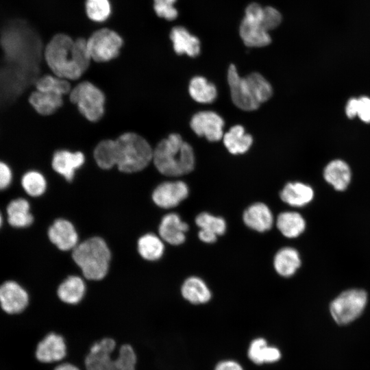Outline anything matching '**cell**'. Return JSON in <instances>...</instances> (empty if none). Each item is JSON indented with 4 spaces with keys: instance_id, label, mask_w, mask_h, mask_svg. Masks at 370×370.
<instances>
[{
    "instance_id": "6da1fadb",
    "label": "cell",
    "mask_w": 370,
    "mask_h": 370,
    "mask_svg": "<svg viewBox=\"0 0 370 370\" xmlns=\"http://www.w3.org/2000/svg\"><path fill=\"white\" fill-rule=\"evenodd\" d=\"M93 156L103 169L114 166L124 173L142 171L152 161L153 149L141 136L127 132L115 140L107 139L96 146Z\"/></svg>"
},
{
    "instance_id": "7a4b0ae2",
    "label": "cell",
    "mask_w": 370,
    "mask_h": 370,
    "mask_svg": "<svg viewBox=\"0 0 370 370\" xmlns=\"http://www.w3.org/2000/svg\"><path fill=\"white\" fill-rule=\"evenodd\" d=\"M43 58L53 75L67 80L79 79L92 60L86 39L74 40L62 33L54 35L49 41L44 48Z\"/></svg>"
},
{
    "instance_id": "3957f363",
    "label": "cell",
    "mask_w": 370,
    "mask_h": 370,
    "mask_svg": "<svg viewBox=\"0 0 370 370\" xmlns=\"http://www.w3.org/2000/svg\"><path fill=\"white\" fill-rule=\"evenodd\" d=\"M0 47L3 60L23 65L36 62L44 51L39 35L23 21H12L4 27L0 34Z\"/></svg>"
},
{
    "instance_id": "277c9868",
    "label": "cell",
    "mask_w": 370,
    "mask_h": 370,
    "mask_svg": "<svg viewBox=\"0 0 370 370\" xmlns=\"http://www.w3.org/2000/svg\"><path fill=\"white\" fill-rule=\"evenodd\" d=\"M152 162L162 175L177 177L194 169L195 158L190 145L180 134H171L153 149Z\"/></svg>"
},
{
    "instance_id": "5b68a950",
    "label": "cell",
    "mask_w": 370,
    "mask_h": 370,
    "mask_svg": "<svg viewBox=\"0 0 370 370\" xmlns=\"http://www.w3.org/2000/svg\"><path fill=\"white\" fill-rule=\"evenodd\" d=\"M72 257L86 279L99 280L108 273L111 254L103 239L92 237L78 244Z\"/></svg>"
},
{
    "instance_id": "8992f818",
    "label": "cell",
    "mask_w": 370,
    "mask_h": 370,
    "mask_svg": "<svg viewBox=\"0 0 370 370\" xmlns=\"http://www.w3.org/2000/svg\"><path fill=\"white\" fill-rule=\"evenodd\" d=\"M116 347L115 341L105 338L95 343L87 355L85 364L87 370H135L136 356L130 345L120 347L116 358L112 354Z\"/></svg>"
},
{
    "instance_id": "52a82bcc",
    "label": "cell",
    "mask_w": 370,
    "mask_h": 370,
    "mask_svg": "<svg viewBox=\"0 0 370 370\" xmlns=\"http://www.w3.org/2000/svg\"><path fill=\"white\" fill-rule=\"evenodd\" d=\"M71 101L88 121H99L104 113L105 95L95 85L89 82L78 84L70 93Z\"/></svg>"
},
{
    "instance_id": "ba28073f",
    "label": "cell",
    "mask_w": 370,
    "mask_h": 370,
    "mask_svg": "<svg viewBox=\"0 0 370 370\" xmlns=\"http://www.w3.org/2000/svg\"><path fill=\"white\" fill-rule=\"evenodd\" d=\"M264 8L257 3L249 4L245 10L239 34L244 44L250 47H262L271 42L269 31L262 23Z\"/></svg>"
},
{
    "instance_id": "9c48e42d",
    "label": "cell",
    "mask_w": 370,
    "mask_h": 370,
    "mask_svg": "<svg viewBox=\"0 0 370 370\" xmlns=\"http://www.w3.org/2000/svg\"><path fill=\"white\" fill-rule=\"evenodd\" d=\"M367 302V293L360 289H349L341 293L330 304V310L339 325L347 324L357 319Z\"/></svg>"
},
{
    "instance_id": "30bf717a",
    "label": "cell",
    "mask_w": 370,
    "mask_h": 370,
    "mask_svg": "<svg viewBox=\"0 0 370 370\" xmlns=\"http://www.w3.org/2000/svg\"><path fill=\"white\" fill-rule=\"evenodd\" d=\"M86 40L91 59L98 62L116 58L123 43L120 35L108 28L95 31Z\"/></svg>"
},
{
    "instance_id": "8fae6325",
    "label": "cell",
    "mask_w": 370,
    "mask_h": 370,
    "mask_svg": "<svg viewBox=\"0 0 370 370\" xmlns=\"http://www.w3.org/2000/svg\"><path fill=\"white\" fill-rule=\"evenodd\" d=\"M231 98L234 104L245 111H253L259 108V103L254 87L247 75L242 77L234 64L229 66L227 72Z\"/></svg>"
},
{
    "instance_id": "7c38bea8",
    "label": "cell",
    "mask_w": 370,
    "mask_h": 370,
    "mask_svg": "<svg viewBox=\"0 0 370 370\" xmlns=\"http://www.w3.org/2000/svg\"><path fill=\"white\" fill-rule=\"evenodd\" d=\"M190 125L197 136H204L211 142L219 141L223 136V119L212 111L196 113L193 116Z\"/></svg>"
},
{
    "instance_id": "4fadbf2b",
    "label": "cell",
    "mask_w": 370,
    "mask_h": 370,
    "mask_svg": "<svg viewBox=\"0 0 370 370\" xmlns=\"http://www.w3.org/2000/svg\"><path fill=\"white\" fill-rule=\"evenodd\" d=\"M28 304V293L17 282L8 280L0 285V306L6 313H20Z\"/></svg>"
},
{
    "instance_id": "5bb4252c",
    "label": "cell",
    "mask_w": 370,
    "mask_h": 370,
    "mask_svg": "<svg viewBox=\"0 0 370 370\" xmlns=\"http://www.w3.org/2000/svg\"><path fill=\"white\" fill-rule=\"evenodd\" d=\"M188 187L182 181L165 182L158 185L152 193L153 202L159 207L174 208L188 195Z\"/></svg>"
},
{
    "instance_id": "9a60e30c",
    "label": "cell",
    "mask_w": 370,
    "mask_h": 370,
    "mask_svg": "<svg viewBox=\"0 0 370 370\" xmlns=\"http://www.w3.org/2000/svg\"><path fill=\"white\" fill-rule=\"evenodd\" d=\"M50 241L59 249H73L78 244V235L73 225L69 221L59 219L56 220L48 230Z\"/></svg>"
},
{
    "instance_id": "2e32d148",
    "label": "cell",
    "mask_w": 370,
    "mask_h": 370,
    "mask_svg": "<svg viewBox=\"0 0 370 370\" xmlns=\"http://www.w3.org/2000/svg\"><path fill=\"white\" fill-rule=\"evenodd\" d=\"M85 162V157L81 151L72 152L61 149L56 151L52 157L51 166L53 169L63 176L66 180H73L77 169L80 168Z\"/></svg>"
},
{
    "instance_id": "e0dca14e",
    "label": "cell",
    "mask_w": 370,
    "mask_h": 370,
    "mask_svg": "<svg viewBox=\"0 0 370 370\" xmlns=\"http://www.w3.org/2000/svg\"><path fill=\"white\" fill-rule=\"evenodd\" d=\"M188 225L175 213L166 214L160 222L158 228L162 240L173 245L182 244L186 239Z\"/></svg>"
},
{
    "instance_id": "ac0fdd59",
    "label": "cell",
    "mask_w": 370,
    "mask_h": 370,
    "mask_svg": "<svg viewBox=\"0 0 370 370\" xmlns=\"http://www.w3.org/2000/svg\"><path fill=\"white\" fill-rule=\"evenodd\" d=\"M244 223L250 229L258 232L269 230L273 223V215L270 208L261 202L250 205L243 212Z\"/></svg>"
},
{
    "instance_id": "d6986e66",
    "label": "cell",
    "mask_w": 370,
    "mask_h": 370,
    "mask_svg": "<svg viewBox=\"0 0 370 370\" xmlns=\"http://www.w3.org/2000/svg\"><path fill=\"white\" fill-rule=\"evenodd\" d=\"M66 354L64 338L56 334L50 333L38 345L36 356L42 362H52L62 360Z\"/></svg>"
},
{
    "instance_id": "ffe728a7",
    "label": "cell",
    "mask_w": 370,
    "mask_h": 370,
    "mask_svg": "<svg viewBox=\"0 0 370 370\" xmlns=\"http://www.w3.org/2000/svg\"><path fill=\"white\" fill-rule=\"evenodd\" d=\"M175 52L178 55L186 54L196 57L200 53V41L197 37L190 34L184 27H174L170 33Z\"/></svg>"
},
{
    "instance_id": "44dd1931",
    "label": "cell",
    "mask_w": 370,
    "mask_h": 370,
    "mask_svg": "<svg viewBox=\"0 0 370 370\" xmlns=\"http://www.w3.org/2000/svg\"><path fill=\"white\" fill-rule=\"evenodd\" d=\"M62 97L57 94L34 90L29 95L28 101L38 115L47 116L62 106Z\"/></svg>"
},
{
    "instance_id": "7402d4cb",
    "label": "cell",
    "mask_w": 370,
    "mask_h": 370,
    "mask_svg": "<svg viewBox=\"0 0 370 370\" xmlns=\"http://www.w3.org/2000/svg\"><path fill=\"white\" fill-rule=\"evenodd\" d=\"M280 197L291 206L302 207L313 199L314 190L310 186L301 182H288L281 190Z\"/></svg>"
},
{
    "instance_id": "603a6c76",
    "label": "cell",
    "mask_w": 370,
    "mask_h": 370,
    "mask_svg": "<svg viewBox=\"0 0 370 370\" xmlns=\"http://www.w3.org/2000/svg\"><path fill=\"white\" fill-rule=\"evenodd\" d=\"M29 201L21 197L12 199L6 207L7 219L9 225L15 228H25L34 222Z\"/></svg>"
},
{
    "instance_id": "cb8c5ba5",
    "label": "cell",
    "mask_w": 370,
    "mask_h": 370,
    "mask_svg": "<svg viewBox=\"0 0 370 370\" xmlns=\"http://www.w3.org/2000/svg\"><path fill=\"white\" fill-rule=\"evenodd\" d=\"M351 170L348 164L341 160L329 162L323 171L325 180L336 190L347 188L351 181Z\"/></svg>"
},
{
    "instance_id": "d4e9b609",
    "label": "cell",
    "mask_w": 370,
    "mask_h": 370,
    "mask_svg": "<svg viewBox=\"0 0 370 370\" xmlns=\"http://www.w3.org/2000/svg\"><path fill=\"white\" fill-rule=\"evenodd\" d=\"M301 265L299 252L294 248L286 247L280 249L273 258V267L281 276L289 278L293 275Z\"/></svg>"
},
{
    "instance_id": "484cf974",
    "label": "cell",
    "mask_w": 370,
    "mask_h": 370,
    "mask_svg": "<svg viewBox=\"0 0 370 370\" xmlns=\"http://www.w3.org/2000/svg\"><path fill=\"white\" fill-rule=\"evenodd\" d=\"M183 297L193 304L207 303L211 299V292L200 278L192 276L187 278L181 288Z\"/></svg>"
},
{
    "instance_id": "4316f807",
    "label": "cell",
    "mask_w": 370,
    "mask_h": 370,
    "mask_svg": "<svg viewBox=\"0 0 370 370\" xmlns=\"http://www.w3.org/2000/svg\"><path fill=\"white\" fill-rule=\"evenodd\" d=\"M247 355L250 360L257 365L273 363L281 358L279 349L268 345L267 341L263 338H257L251 342Z\"/></svg>"
},
{
    "instance_id": "83f0119b",
    "label": "cell",
    "mask_w": 370,
    "mask_h": 370,
    "mask_svg": "<svg viewBox=\"0 0 370 370\" xmlns=\"http://www.w3.org/2000/svg\"><path fill=\"white\" fill-rule=\"evenodd\" d=\"M225 147L232 154H243L247 152L253 143V138L245 132L241 125L232 127L223 136Z\"/></svg>"
},
{
    "instance_id": "f1b7e54d",
    "label": "cell",
    "mask_w": 370,
    "mask_h": 370,
    "mask_svg": "<svg viewBox=\"0 0 370 370\" xmlns=\"http://www.w3.org/2000/svg\"><path fill=\"white\" fill-rule=\"evenodd\" d=\"M276 225L283 236L288 238H294L304 232L306 221L299 213L285 211L278 215Z\"/></svg>"
},
{
    "instance_id": "f546056e",
    "label": "cell",
    "mask_w": 370,
    "mask_h": 370,
    "mask_svg": "<svg viewBox=\"0 0 370 370\" xmlns=\"http://www.w3.org/2000/svg\"><path fill=\"white\" fill-rule=\"evenodd\" d=\"M85 291L86 286L81 278L70 276L59 286L58 295L62 301L69 304H75L82 300Z\"/></svg>"
},
{
    "instance_id": "4dcf8cb0",
    "label": "cell",
    "mask_w": 370,
    "mask_h": 370,
    "mask_svg": "<svg viewBox=\"0 0 370 370\" xmlns=\"http://www.w3.org/2000/svg\"><path fill=\"white\" fill-rule=\"evenodd\" d=\"M188 92L195 101L201 103H212L217 96L215 86L201 76H196L191 79Z\"/></svg>"
},
{
    "instance_id": "1f68e13d",
    "label": "cell",
    "mask_w": 370,
    "mask_h": 370,
    "mask_svg": "<svg viewBox=\"0 0 370 370\" xmlns=\"http://www.w3.org/2000/svg\"><path fill=\"white\" fill-rule=\"evenodd\" d=\"M138 251L144 259L156 260L163 255L164 245L160 237L153 234H147L138 239Z\"/></svg>"
},
{
    "instance_id": "d6a6232c",
    "label": "cell",
    "mask_w": 370,
    "mask_h": 370,
    "mask_svg": "<svg viewBox=\"0 0 370 370\" xmlns=\"http://www.w3.org/2000/svg\"><path fill=\"white\" fill-rule=\"evenodd\" d=\"M35 90L63 95L70 93L71 86L69 80L55 75L40 76L35 82Z\"/></svg>"
},
{
    "instance_id": "836d02e7",
    "label": "cell",
    "mask_w": 370,
    "mask_h": 370,
    "mask_svg": "<svg viewBox=\"0 0 370 370\" xmlns=\"http://www.w3.org/2000/svg\"><path fill=\"white\" fill-rule=\"evenodd\" d=\"M21 185L27 195L33 197H40L47 189V180L39 171L29 170L21 177Z\"/></svg>"
},
{
    "instance_id": "e575fe53",
    "label": "cell",
    "mask_w": 370,
    "mask_h": 370,
    "mask_svg": "<svg viewBox=\"0 0 370 370\" xmlns=\"http://www.w3.org/2000/svg\"><path fill=\"white\" fill-rule=\"evenodd\" d=\"M196 225L199 229L208 230L217 236L223 235L227 228L225 221L220 217L208 212H201L195 218Z\"/></svg>"
},
{
    "instance_id": "d590c367",
    "label": "cell",
    "mask_w": 370,
    "mask_h": 370,
    "mask_svg": "<svg viewBox=\"0 0 370 370\" xmlns=\"http://www.w3.org/2000/svg\"><path fill=\"white\" fill-rule=\"evenodd\" d=\"M85 10L88 17L95 22H103L111 14L109 0H86Z\"/></svg>"
},
{
    "instance_id": "8d00e7d4",
    "label": "cell",
    "mask_w": 370,
    "mask_h": 370,
    "mask_svg": "<svg viewBox=\"0 0 370 370\" xmlns=\"http://www.w3.org/2000/svg\"><path fill=\"white\" fill-rule=\"evenodd\" d=\"M176 0H153V10L160 18L168 21L175 19L178 15L174 7Z\"/></svg>"
},
{
    "instance_id": "74e56055",
    "label": "cell",
    "mask_w": 370,
    "mask_h": 370,
    "mask_svg": "<svg viewBox=\"0 0 370 370\" xmlns=\"http://www.w3.org/2000/svg\"><path fill=\"white\" fill-rule=\"evenodd\" d=\"M282 19V15L277 9L271 6L264 8L262 23L268 31L276 28Z\"/></svg>"
},
{
    "instance_id": "f35d334b",
    "label": "cell",
    "mask_w": 370,
    "mask_h": 370,
    "mask_svg": "<svg viewBox=\"0 0 370 370\" xmlns=\"http://www.w3.org/2000/svg\"><path fill=\"white\" fill-rule=\"evenodd\" d=\"M13 170L6 162L0 160V190L7 189L13 181Z\"/></svg>"
},
{
    "instance_id": "ab89813d",
    "label": "cell",
    "mask_w": 370,
    "mask_h": 370,
    "mask_svg": "<svg viewBox=\"0 0 370 370\" xmlns=\"http://www.w3.org/2000/svg\"><path fill=\"white\" fill-rule=\"evenodd\" d=\"M357 116L365 123H370V98L361 97L358 99Z\"/></svg>"
},
{
    "instance_id": "60d3db41",
    "label": "cell",
    "mask_w": 370,
    "mask_h": 370,
    "mask_svg": "<svg viewBox=\"0 0 370 370\" xmlns=\"http://www.w3.org/2000/svg\"><path fill=\"white\" fill-rule=\"evenodd\" d=\"M214 370H243L241 365L234 360H223L219 362Z\"/></svg>"
},
{
    "instance_id": "b9f144b4",
    "label": "cell",
    "mask_w": 370,
    "mask_h": 370,
    "mask_svg": "<svg viewBox=\"0 0 370 370\" xmlns=\"http://www.w3.org/2000/svg\"><path fill=\"white\" fill-rule=\"evenodd\" d=\"M358 99L352 98L347 103L345 113L349 118H354L357 116L358 112Z\"/></svg>"
},
{
    "instance_id": "7bdbcfd3",
    "label": "cell",
    "mask_w": 370,
    "mask_h": 370,
    "mask_svg": "<svg viewBox=\"0 0 370 370\" xmlns=\"http://www.w3.org/2000/svg\"><path fill=\"white\" fill-rule=\"evenodd\" d=\"M199 238L204 243H212L217 239V235L208 230H201L198 232Z\"/></svg>"
},
{
    "instance_id": "ee69618b",
    "label": "cell",
    "mask_w": 370,
    "mask_h": 370,
    "mask_svg": "<svg viewBox=\"0 0 370 370\" xmlns=\"http://www.w3.org/2000/svg\"><path fill=\"white\" fill-rule=\"evenodd\" d=\"M54 370H79V369L71 364L64 363L58 366Z\"/></svg>"
},
{
    "instance_id": "f6af8a7d",
    "label": "cell",
    "mask_w": 370,
    "mask_h": 370,
    "mask_svg": "<svg viewBox=\"0 0 370 370\" xmlns=\"http://www.w3.org/2000/svg\"><path fill=\"white\" fill-rule=\"evenodd\" d=\"M2 223H3V217H2L1 213L0 212V228L2 225Z\"/></svg>"
}]
</instances>
